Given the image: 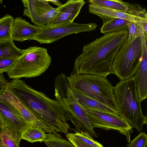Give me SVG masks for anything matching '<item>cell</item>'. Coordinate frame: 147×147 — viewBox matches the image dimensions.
I'll use <instances>...</instances> for the list:
<instances>
[{"label": "cell", "instance_id": "obj_1", "mask_svg": "<svg viewBox=\"0 0 147 147\" xmlns=\"http://www.w3.org/2000/svg\"><path fill=\"white\" fill-rule=\"evenodd\" d=\"M128 36L127 30L104 34L84 45L82 52L75 60L73 74L106 77L113 74L115 57Z\"/></svg>", "mask_w": 147, "mask_h": 147}, {"label": "cell", "instance_id": "obj_2", "mask_svg": "<svg viewBox=\"0 0 147 147\" xmlns=\"http://www.w3.org/2000/svg\"><path fill=\"white\" fill-rule=\"evenodd\" d=\"M5 88L53 133L59 132L65 134L68 133L70 126L66 119L65 111L56 100L50 98L20 79L8 82Z\"/></svg>", "mask_w": 147, "mask_h": 147}, {"label": "cell", "instance_id": "obj_3", "mask_svg": "<svg viewBox=\"0 0 147 147\" xmlns=\"http://www.w3.org/2000/svg\"><path fill=\"white\" fill-rule=\"evenodd\" d=\"M113 93L119 109V115L131 128L140 133L147 124L146 116L143 114L134 76L120 81L113 87Z\"/></svg>", "mask_w": 147, "mask_h": 147}, {"label": "cell", "instance_id": "obj_4", "mask_svg": "<svg viewBox=\"0 0 147 147\" xmlns=\"http://www.w3.org/2000/svg\"><path fill=\"white\" fill-rule=\"evenodd\" d=\"M55 100L62 106L66 119L73 124L75 132H85L91 136H98L89 121L85 109L80 105L71 89L67 76L63 74L57 76L54 80Z\"/></svg>", "mask_w": 147, "mask_h": 147}, {"label": "cell", "instance_id": "obj_5", "mask_svg": "<svg viewBox=\"0 0 147 147\" xmlns=\"http://www.w3.org/2000/svg\"><path fill=\"white\" fill-rule=\"evenodd\" d=\"M67 78L71 88L119 112L113 86L106 77L71 73Z\"/></svg>", "mask_w": 147, "mask_h": 147}, {"label": "cell", "instance_id": "obj_6", "mask_svg": "<svg viewBox=\"0 0 147 147\" xmlns=\"http://www.w3.org/2000/svg\"><path fill=\"white\" fill-rule=\"evenodd\" d=\"M51 62V58L47 49L31 46L23 50L7 75L13 80L36 77L45 72Z\"/></svg>", "mask_w": 147, "mask_h": 147}, {"label": "cell", "instance_id": "obj_7", "mask_svg": "<svg viewBox=\"0 0 147 147\" xmlns=\"http://www.w3.org/2000/svg\"><path fill=\"white\" fill-rule=\"evenodd\" d=\"M142 36L127 38L115 57L113 73L120 80L133 76L138 68L141 59Z\"/></svg>", "mask_w": 147, "mask_h": 147}, {"label": "cell", "instance_id": "obj_8", "mask_svg": "<svg viewBox=\"0 0 147 147\" xmlns=\"http://www.w3.org/2000/svg\"><path fill=\"white\" fill-rule=\"evenodd\" d=\"M90 123L94 128H101L106 130H114L125 135L129 142L132 128L119 115L90 109H85Z\"/></svg>", "mask_w": 147, "mask_h": 147}, {"label": "cell", "instance_id": "obj_9", "mask_svg": "<svg viewBox=\"0 0 147 147\" xmlns=\"http://www.w3.org/2000/svg\"><path fill=\"white\" fill-rule=\"evenodd\" d=\"M97 26L94 23L80 24L73 22L64 26L42 27L32 40H36L40 44H50L69 34L94 31Z\"/></svg>", "mask_w": 147, "mask_h": 147}, {"label": "cell", "instance_id": "obj_10", "mask_svg": "<svg viewBox=\"0 0 147 147\" xmlns=\"http://www.w3.org/2000/svg\"><path fill=\"white\" fill-rule=\"evenodd\" d=\"M24 7L23 15L29 18L37 26L48 27L58 8L51 6L47 0H22Z\"/></svg>", "mask_w": 147, "mask_h": 147}, {"label": "cell", "instance_id": "obj_11", "mask_svg": "<svg viewBox=\"0 0 147 147\" xmlns=\"http://www.w3.org/2000/svg\"><path fill=\"white\" fill-rule=\"evenodd\" d=\"M130 9L127 12L117 10L89 3V12L99 17L103 23L113 18L124 19L130 22L147 23V15L139 7L130 4Z\"/></svg>", "mask_w": 147, "mask_h": 147}, {"label": "cell", "instance_id": "obj_12", "mask_svg": "<svg viewBox=\"0 0 147 147\" xmlns=\"http://www.w3.org/2000/svg\"><path fill=\"white\" fill-rule=\"evenodd\" d=\"M85 3L83 0H69L57 7V13L47 27L64 26L71 23L78 15Z\"/></svg>", "mask_w": 147, "mask_h": 147}, {"label": "cell", "instance_id": "obj_13", "mask_svg": "<svg viewBox=\"0 0 147 147\" xmlns=\"http://www.w3.org/2000/svg\"><path fill=\"white\" fill-rule=\"evenodd\" d=\"M0 99L9 103L16 109L28 125L41 127L47 133L52 132L39 120L15 95L5 88L0 90Z\"/></svg>", "mask_w": 147, "mask_h": 147}, {"label": "cell", "instance_id": "obj_14", "mask_svg": "<svg viewBox=\"0 0 147 147\" xmlns=\"http://www.w3.org/2000/svg\"><path fill=\"white\" fill-rule=\"evenodd\" d=\"M0 119L2 126L22 134L28 125L19 112L7 102L0 99Z\"/></svg>", "mask_w": 147, "mask_h": 147}, {"label": "cell", "instance_id": "obj_15", "mask_svg": "<svg viewBox=\"0 0 147 147\" xmlns=\"http://www.w3.org/2000/svg\"><path fill=\"white\" fill-rule=\"evenodd\" d=\"M147 40L144 36H142L141 59L134 74L138 95L141 102L147 98Z\"/></svg>", "mask_w": 147, "mask_h": 147}, {"label": "cell", "instance_id": "obj_16", "mask_svg": "<svg viewBox=\"0 0 147 147\" xmlns=\"http://www.w3.org/2000/svg\"><path fill=\"white\" fill-rule=\"evenodd\" d=\"M42 28V27L30 24L21 17H17L14 19L11 38L13 40L19 42L32 40Z\"/></svg>", "mask_w": 147, "mask_h": 147}, {"label": "cell", "instance_id": "obj_17", "mask_svg": "<svg viewBox=\"0 0 147 147\" xmlns=\"http://www.w3.org/2000/svg\"><path fill=\"white\" fill-rule=\"evenodd\" d=\"M71 89L77 101L84 109H94L119 115L118 111L88 97L77 90L71 88Z\"/></svg>", "mask_w": 147, "mask_h": 147}, {"label": "cell", "instance_id": "obj_18", "mask_svg": "<svg viewBox=\"0 0 147 147\" xmlns=\"http://www.w3.org/2000/svg\"><path fill=\"white\" fill-rule=\"evenodd\" d=\"M0 147H20L21 134L6 127L2 126Z\"/></svg>", "mask_w": 147, "mask_h": 147}, {"label": "cell", "instance_id": "obj_19", "mask_svg": "<svg viewBox=\"0 0 147 147\" xmlns=\"http://www.w3.org/2000/svg\"><path fill=\"white\" fill-rule=\"evenodd\" d=\"M130 22L119 18H113L103 23L100 30L104 34L127 30Z\"/></svg>", "mask_w": 147, "mask_h": 147}, {"label": "cell", "instance_id": "obj_20", "mask_svg": "<svg viewBox=\"0 0 147 147\" xmlns=\"http://www.w3.org/2000/svg\"><path fill=\"white\" fill-rule=\"evenodd\" d=\"M42 128L39 127L30 126L27 128L21 134L22 139L31 143L44 141L47 134Z\"/></svg>", "mask_w": 147, "mask_h": 147}, {"label": "cell", "instance_id": "obj_21", "mask_svg": "<svg viewBox=\"0 0 147 147\" xmlns=\"http://www.w3.org/2000/svg\"><path fill=\"white\" fill-rule=\"evenodd\" d=\"M23 50L16 46L12 39L0 41V58L19 57L22 54Z\"/></svg>", "mask_w": 147, "mask_h": 147}, {"label": "cell", "instance_id": "obj_22", "mask_svg": "<svg viewBox=\"0 0 147 147\" xmlns=\"http://www.w3.org/2000/svg\"><path fill=\"white\" fill-rule=\"evenodd\" d=\"M89 3L110 9L127 12L130 9V4L122 0H90Z\"/></svg>", "mask_w": 147, "mask_h": 147}, {"label": "cell", "instance_id": "obj_23", "mask_svg": "<svg viewBox=\"0 0 147 147\" xmlns=\"http://www.w3.org/2000/svg\"><path fill=\"white\" fill-rule=\"evenodd\" d=\"M13 20V18L8 14L0 18V41L12 39Z\"/></svg>", "mask_w": 147, "mask_h": 147}, {"label": "cell", "instance_id": "obj_24", "mask_svg": "<svg viewBox=\"0 0 147 147\" xmlns=\"http://www.w3.org/2000/svg\"><path fill=\"white\" fill-rule=\"evenodd\" d=\"M44 142L52 147H76L69 140L62 138L57 133H48Z\"/></svg>", "mask_w": 147, "mask_h": 147}, {"label": "cell", "instance_id": "obj_25", "mask_svg": "<svg viewBox=\"0 0 147 147\" xmlns=\"http://www.w3.org/2000/svg\"><path fill=\"white\" fill-rule=\"evenodd\" d=\"M72 133L76 138L90 146L92 147H103L101 144L93 140L91 136L86 132Z\"/></svg>", "mask_w": 147, "mask_h": 147}, {"label": "cell", "instance_id": "obj_26", "mask_svg": "<svg viewBox=\"0 0 147 147\" xmlns=\"http://www.w3.org/2000/svg\"><path fill=\"white\" fill-rule=\"evenodd\" d=\"M19 57H8L0 58V74L8 72Z\"/></svg>", "mask_w": 147, "mask_h": 147}, {"label": "cell", "instance_id": "obj_27", "mask_svg": "<svg viewBox=\"0 0 147 147\" xmlns=\"http://www.w3.org/2000/svg\"><path fill=\"white\" fill-rule=\"evenodd\" d=\"M147 136L145 133L140 134L127 145L128 147H147Z\"/></svg>", "mask_w": 147, "mask_h": 147}, {"label": "cell", "instance_id": "obj_28", "mask_svg": "<svg viewBox=\"0 0 147 147\" xmlns=\"http://www.w3.org/2000/svg\"><path fill=\"white\" fill-rule=\"evenodd\" d=\"M68 140L73 143L76 147H92L90 146L76 138L72 133H68L66 134Z\"/></svg>", "mask_w": 147, "mask_h": 147}, {"label": "cell", "instance_id": "obj_29", "mask_svg": "<svg viewBox=\"0 0 147 147\" xmlns=\"http://www.w3.org/2000/svg\"><path fill=\"white\" fill-rule=\"evenodd\" d=\"M136 23H137L134 22H130L127 28L128 31L127 39H129L132 38L139 36L137 28Z\"/></svg>", "mask_w": 147, "mask_h": 147}, {"label": "cell", "instance_id": "obj_30", "mask_svg": "<svg viewBox=\"0 0 147 147\" xmlns=\"http://www.w3.org/2000/svg\"><path fill=\"white\" fill-rule=\"evenodd\" d=\"M8 82V80L5 78L3 74H0V90L5 88Z\"/></svg>", "mask_w": 147, "mask_h": 147}, {"label": "cell", "instance_id": "obj_31", "mask_svg": "<svg viewBox=\"0 0 147 147\" xmlns=\"http://www.w3.org/2000/svg\"><path fill=\"white\" fill-rule=\"evenodd\" d=\"M49 3H52L53 4L56 5L58 6V7H60L63 4L60 2L59 0H48Z\"/></svg>", "mask_w": 147, "mask_h": 147}, {"label": "cell", "instance_id": "obj_32", "mask_svg": "<svg viewBox=\"0 0 147 147\" xmlns=\"http://www.w3.org/2000/svg\"><path fill=\"white\" fill-rule=\"evenodd\" d=\"M2 124L1 123V121L0 119V131H2Z\"/></svg>", "mask_w": 147, "mask_h": 147}, {"label": "cell", "instance_id": "obj_33", "mask_svg": "<svg viewBox=\"0 0 147 147\" xmlns=\"http://www.w3.org/2000/svg\"><path fill=\"white\" fill-rule=\"evenodd\" d=\"M1 131H0V143L1 142Z\"/></svg>", "mask_w": 147, "mask_h": 147}, {"label": "cell", "instance_id": "obj_34", "mask_svg": "<svg viewBox=\"0 0 147 147\" xmlns=\"http://www.w3.org/2000/svg\"><path fill=\"white\" fill-rule=\"evenodd\" d=\"M3 0H0V4H2L3 2Z\"/></svg>", "mask_w": 147, "mask_h": 147}]
</instances>
